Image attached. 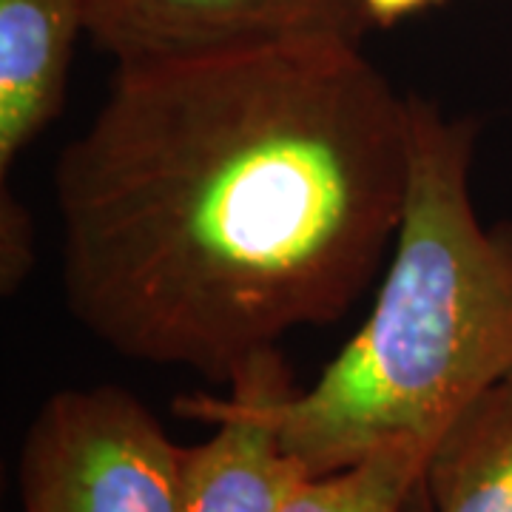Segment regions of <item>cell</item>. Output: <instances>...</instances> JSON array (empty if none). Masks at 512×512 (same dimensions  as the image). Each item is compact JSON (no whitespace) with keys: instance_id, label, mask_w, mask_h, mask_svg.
<instances>
[{"instance_id":"6da1fadb","label":"cell","mask_w":512,"mask_h":512,"mask_svg":"<svg viewBox=\"0 0 512 512\" xmlns=\"http://www.w3.org/2000/svg\"><path fill=\"white\" fill-rule=\"evenodd\" d=\"M407 174L410 94L359 26L117 63L52 168L66 308L126 359L231 384L362 299Z\"/></svg>"},{"instance_id":"7a4b0ae2","label":"cell","mask_w":512,"mask_h":512,"mask_svg":"<svg viewBox=\"0 0 512 512\" xmlns=\"http://www.w3.org/2000/svg\"><path fill=\"white\" fill-rule=\"evenodd\" d=\"M481 123L410 94V174L373 308L308 390L274 350L228 393L279 433L308 476L387 444L436 447L512 373V220L484 225L473 200Z\"/></svg>"},{"instance_id":"3957f363","label":"cell","mask_w":512,"mask_h":512,"mask_svg":"<svg viewBox=\"0 0 512 512\" xmlns=\"http://www.w3.org/2000/svg\"><path fill=\"white\" fill-rule=\"evenodd\" d=\"M185 447L131 390H57L20 447V512H180Z\"/></svg>"},{"instance_id":"277c9868","label":"cell","mask_w":512,"mask_h":512,"mask_svg":"<svg viewBox=\"0 0 512 512\" xmlns=\"http://www.w3.org/2000/svg\"><path fill=\"white\" fill-rule=\"evenodd\" d=\"M86 35L114 63L194 55L313 26H362L356 0H83Z\"/></svg>"},{"instance_id":"5b68a950","label":"cell","mask_w":512,"mask_h":512,"mask_svg":"<svg viewBox=\"0 0 512 512\" xmlns=\"http://www.w3.org/2000/svg\"><path fill=\"white\" fill-rule=\"evenodd\" d=\"M177 413L217 424L202 444L185 447L180 512H282L308 470L282 447L279 433L251 404L228 396H183Z\"/></svg>"},{"instance_id":"8992f818","label":"cell","mask_w":512,"mask_h":512,"mask_svg":"<svg viewBox=\"0 0 512 512\" xmlns=\"http://www.w3.org/2000/svg\"><path fill=\"white\" fill-rule=\"evenodd\" d=\"M83 0H0V177L55 123L66 103Z\"/></svg>"},{"instance_id":"52a82bcc","label":"cell","mask_w":512,"mask_h":512,"mask_svg":"<svg viewBox=\"0 0 512 512\" xmlns=\"http://www.w3.org/2000/svg\"><path fill=\"white\" fill-rule=\"evenodd\" d=\"M421 490L433 512H512V373L441 433Z\"/></svg>"},{"instance_id":"ba28073f","label":"cell","mask_w":512,"mask_h":512,"mask_svg":"<svg viewBox=\"0 0 512 512\" xmlns=\"http://www.w3.org/2000/svg\"><path fill=\"white\" fill-rule=\"evenodd\" d=\"M427 458V444H387L356 464L305 476L282 512H404L421 490Z\"/></svg>"},{"instance_id":"9c48e42d","label":"cell","mask_w":512,"mask_h":512,"mask_svg":"<svg viewBox=\"0 0 512 512\" xmlns=\"http://www.w3.org/2000/svg\"><path fill=\"white\" fill-rule=\"evenodd\" d=\"M37 262V231L29 205L3 183L0 188V291L15 296Z\"/></svg>"},{"instance_id":"30bf717a","label":"cell","mask_w":512,"mask_h":512,"mask_svg":"<svg viewBox=\"0 0 512 512\" xmlns=\"http://www.w3.org/2000/svg\"><path fill=\"white\" fill-rule=\"evenodd\" d=\"M439 3H444V0H356L365 20H373L379 26H393L399 20L413 18L419 12L439 6Z\"/></svg>"}]
</instances>
